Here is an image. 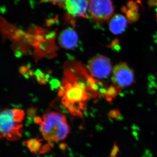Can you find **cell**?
Here are the masks:
<instances>
[{"mask_svg": "<svg viewBox=\"0 0 157 157\" xmlns=\"http://www.w3.org/2000/svg\"><path fill=\"white\" fill-rule=\"evenodd\" d=\"M65 7L70 15L74 17H86L89 2L87 0H65Z\"/></svg>", "mask_w": 157, "mask_h": 157, "instance_id": "52a82bcc", "label": "cell"}, {"mask_svg": "<svg viewBox=\"0 0 157 157\" xmlns=\"http://www.w3.org/2000/svg\"><path fill=\"white\" fill-rule=\"evenodd\" d=\"M89 10L96 22L102 23L110 19L114 11L111 0H88Z\"/></svg>", "mask_w": 157, "mask_h": 157, "instance_id": "277c9868", "label": "cell"}, {"mask_svg": "<svg viewBox=\"0 0 157 157\" xmlns=\"http://www.w3.org/2000/svg\"><path fill=\"white\" fill-rule=\"evenodd\" d=\"M148 5L150 7L157 6V0H148Z\"/></svg>", "mask_w": 157, "mask_h": 157, "instance_id": "4fadbf2b", "label": "cell"}, {"mask_svg": "<svg viewBox=\"0 0 157 157\" xmlns=\"http://www.w3.org/2000/svg\"><path fill=\"white\" fill-rule=\"evenodd\" d=\"M87 68L91 76L99 79L107 78L112 71L110 60L103 56H98L92 59L89 63Z\"/></svg>", "mask_w": 157, "mask_h": 157, "instance_id": "5b68a950", "label": "cell"}, {"mask_svg": "<svg viewBox=\"0 0 157 157\" xmlns=\"http://www.w3.org/2000/svg\"><path fill=\"white\" fill-rule=\"evenodd\" d=\"M78 35L74 30L71 28L65 29L60 34L59 42L62 47L65 49H73L78 44Z\"/></svg>", "mask_w": 157, "mask_h": 157, "instance_id": "ba28073f", "label": "cell"}, {"mask_svg": "<svg viewBox=\"0 0 157 157\" xmlns=\"http://www.w3.org/2000/svg\"><path fill=\"white\" fill-rule=\"evenodd\" d=\"M36 74V75L37 80L39 82V83H41V84H45L46 83L47 79H46V77L45 74L42 73L39 70L37 71Z\"/></svg>", "mask_w": 157, "mask_h": 157, "instance_id": "8fae6325", "label": "cell"}, {"mask_svg": "<svg viewBox=\"0 0 157 157\" xmlns=\"http://www.w3.org/2000/svg\"><path fill=\"white\" fill-rule=\"evenodd\" d=\"M91 76L78 62H70L65 66L59 96L73 115L82 116L87 101L97 94L98 85Z\"/></svg>", "mask_w": 157, "mask_h": 157, "instance_id": "6da1fadb", "label": "cell"}, {"mask_svg": "<svg viewBox=\"0 0 157 157\" xmlns=\"http://www.w3.org/2000/svg\"><path fill=\"white\" fill-rule=\"evenodd\" d=\"M45 1L56 4H62L65 2V0H45Z\"/></svg>", "mask_w": 157, "mask_h": 157, "instance_id": "7c38bea8", "label": "cell"}, {"mask_svg": "<svg viewBox=\"0 0 157 157\" xmlns=\"http://www.w3.org/2000/svg\"><path fill=\"white\" fill-rule=\"evenodd\" d=\"M128 25V20L121 14H117L110 20L109 29L114 35L121 34L125 30Z\"/></svg>", "mask_w": 157, "mask_h": 157, "instance_id": "9c48e42d", "label": "cell"}, {"mask_svg": "<svg viewBox=\"0 0 157 157\" xmlns=\"http://www.w3.org/2000/svg\"><path fill=\"white\" fill-rule=\"evenodd\" d=\"M134 73L125 63H120L113 68L112 81L117 87H127L134 82Z\"/></svg>", "mask_w": 157, "mask_h": 157, "instance_id": "8992f818", "label": "cell"}, {"mask_svg": "<svg viewBox=\"0 0 157 157\" xmlns=\"http://www.w3.org/2000/svg\"><path fill=\"white\" fill-rule=\"evenodd\" d=\"M156 17H157V16H156Z\"/></svg>", "mask_w": 157, "mask_h": 157, "instance_id": "9a60e30c", "label": "cell"}, {"mask_svg": "<svg viewBox=\"0 0 157 157\" xmlns=\"http://www.w3.org/2000/svg\"><path fill=\"white\" fill-rule=\"evenodd\" d=\"M109 157H114V156H110Z\"/></svg>", "mask_w": 157, "mask_h": 157, "instance_id": "5bb4252c", "label": "cell"}, {"mask_svg": "<svg viewBox=\"0 0 157 157\" xmlns=\"http://www.w3.org/2000/svg\"><path fill=\"white\" fill-rule=\"evenodd\" d=\"M23 110L17 108L6 109L0 116L1 137L10 141L19 140L22 136Z\"/></svg>", "mask_w": 157, "mask_h": 157, "instance_id": "3957f363", "label": "cell"}, {"mask_svg": "<svg viewBox=\"0 0 157 157\" xmlns=\"http://www.w3.org/2000/svg\"><path fill=\"white\" fill-rule=\"evenodd\" d=\"M35 122L39 124L42 136L49 142L64 140L70 132L66 117L55 111L46 113L42 117H37Z\"/></svg>", "mask_w": 157, "mask_h": 157, "instance_id": "7a4b0ae2", "label": "cell"}, {"mask_svg": "<svg viewBox=\"0 0 157 157\" xmlns=\"http://www.w3.org/2000/svg\"><path fill=\"white\" fill-rule=\"evenodd\" d=\"M122 11L126 14V16L128 21L130 23H133L137 21L140 17L138 10L130 9L126 6L122 8Z\"/></svg>", "mask_w": 157, "mask_h": 157, "instance_id": "30bf717a", "label": "cell"}]
</instances>
